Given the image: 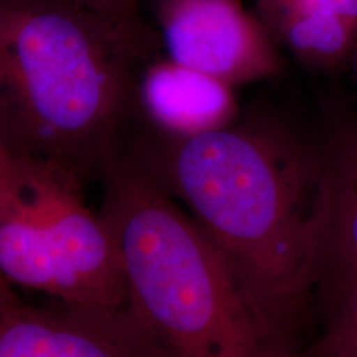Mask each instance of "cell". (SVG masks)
Segmentation results:
<instances>
[{
  "instance_id": "52a82bcc",
  "label": "cell",
  "mask_w": 357,
  "mask_h": 357,
  "mask_svg": "<svg viewBox=\"0 0 357 357\" xmlns=\"http://www.w3.org/2000/svg\"><path fill=\"white\" fill-rule=\"evenodd\" d=\"M132 114L154 131L190 137L229 126L240 109L234 86L164 56L141 66Z\"/></svg>"
},
{
  "instance_id": "277c9868",
  "label": "cell",
  "mask_w": 357,
  "mask_h": 357,
  "mask_svg": "<svg viewBox=\"0 0 357 357\" xmlns=\"http://www.w3.org/2000/svg\"><path fill=\"white\" fill-rule=\"evenodd\" d=\"M83 184L61 167L13 158L0 178V273L50 300L124 306L118 250Z\"/></svg>"
},
{
  "instance_id": "ba28073f",
  "label": "cell",
  "mask_w": 357,
  "mask_h": 357,
  "mask_svg": "<svg viewBox=\"0 0 357 357\" xmlns=\"http://www.w3.org/2000/svg\"><path fill=\"white\" fill-rule=\"evenodd\" d=\"M321 134L333 178L329 222L318 293L324 303L357 281V114L328 102Z\"/></svg>"
},
{
  "instance_id": "5bb4252c",
  "label": "cell",
  "mask_w": 357,
  "mask_h": 357,
  "mask_svg": "<svg viewBox=\"0 0 357 357\" xmlns=\"http://www.w3.org/2000/svg\"><path fill=\"white\" fill-rule=\"evenodd\" d=\"M352 56H354V60H356V66H357V45H356V50H354V55H352Z\"/></svg>"
},
{
  "instance_id": "8fae6325",
  "label": "cell",
  "mask_w": 357,
  "mask_h": 357,
  "mask_svg": "<svg viewBox=\"0 0 357 357\" xmlns=\"http://www.w3.org/2000/svg\"><path fill=\"white\" fill-rule=\"evenodd\" d=\"M95 12L96 15L126 32L147 50H153L158 42V35L142 20L139 12V0H71Z\"/></svg>"
},
{
  "instance_id": "4fadbf2b",
  "label": "cell",
  "mask_w": 357,
  "mask_h": 357,
  "mask_svg": "<svg viewBox=\"0 0 357 357\" xmlns=\"http://www.w3.org/2000/svg\"><path fill=\"white\" fill-rule=\"evenodd\" d=\"M13 158H15V155H12L10 153H8L7 147L0 142V178H2L3 174L8 171V167L12 166Z\"/></svg>"
},
{
  "instance_id": "7c38bea8",
  "label": "cell",
  "mask_w": 357,
  "mask_h": 357,
  "mask_svg": "<svg viewBox=\"0 0 357 357\" xmlns=\"http://www.w3.org/2000/svg\"><path fill=\"white\" fill-rule=\"evenodd\" d=\"M15 300H19V296H17L15 293V288H13L12 284L3 278V275L0 273V305H2V303L15 301Z\"/></svg>"
},
{
  "instance_id": "6da1fadb",
  "label": "cell",
  "mask_w": 357,
  "mask_h": 357,
  "mask_svg": "<svg viewBox=\"0 0 357 357\" xmlns=\"http://www.w3.org/2000/svg\"><path fill=\"white\" fill-rule=\"evenodd\" d=\"M121 142L211 236L268 331L303 357L333 211L323 134L260 109L174 137L132 114Z\"/></svg>"
},
{
  "instance_id": "8992f818",
  "label": "cell",
  "mask_w": 357,
  "mask_h": 357,
  "mask_svg": "<svg viewBox=\"0 0 357 357\" xmlns=\"http://www.w3.org/2000/svg\"><path fill=\"white\" fill-rule=\"evenodd\" d=\"M0 357H169L129 305H0Z\"/></svg>"
},
{
  "instance_id": "30bf717a",
  "label": "cell",
  "mask_w": 357,
  "mask_h": 357,
  "mask_svg": "<svg viewBox=\"0 0 357 357\" xmlns=\"http://www.w3.org/2000/svg\"><path fill=\"white\" fill-rule=\"evenodd\" d=\"M324 305L323 329L303 357H357V281Z\"/></svg>"
},
{
  "instance_id": "7a4b0ae2",
  "label": "cell",
  "mask_w": 357,
  "mask_h": 357,
  "mask_svg": "<svg viewBox=\"0 0 357 357\" xmlns=\"http://www.w3.org/2000/svg\"><path fill=\"white\" fill-rule=\"evenodd\" d=\"M151 55L71 0H0V142L83 182L100 176Z\"/></svg>"
},
{
  "instance_id": "5b68a950",
  "label": "cell",
  "mask_w": 357,
  "mask_h": 357,
  "mask_svg": "<svg viewBox=\"0 0 357 357\" xmlns=\"http://www.w3.org/2000/svg\"><path fill=\"white\" fill-rule=\"evenodd\" d=\"M166 56L230 86L273 78L280 45L240 0H153Z\"/></svg>"
},
{
  "instance_id": "9c48e42d",
  "label": "cell",
  "mask_w": 357,
  "mask_h": 357,
  "mask_svg": "<svg viewBox=\"0 0 357 357\" xmlns=\"http://www.w3.org/2000/svg\"><path fill=\"white\" fill-rule=\"evenodd\" d=\"M268 32L314 71L341 68L357 45V0H253Z\"/></svg>"
},
{
  "instance_id": "3957f363",
  "label": "cell",
  "mask_w": 357,
  "mask_h": 357,
  "mask_svg": "<svg viewBox=\"0 0 357 357\" xmlns=\"http://www.w3.org/2000/svg\"><path fill=\"white\" fill-rule=\"evenodd\" d=\"M100 177L128 305L169 357H298L261 323L211 236L121 141Z\"/></svg>"
}]
</instances>
